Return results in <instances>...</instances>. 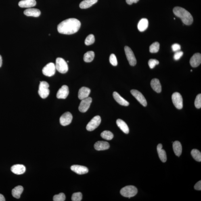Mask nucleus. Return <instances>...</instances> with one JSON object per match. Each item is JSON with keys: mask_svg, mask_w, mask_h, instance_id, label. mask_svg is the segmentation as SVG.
I'll return each mask as SVG.
<instances>
[{"mask_svg": "<svg viewBox=\"0 0 201 201\" xmlns=\"http://www.w3.org/2000/svg\"><path fill=\"white\" fill-rule=\"evenodd\" d=\"M81 23L76 18L66 19L60 23L57 26V30L60 34H68L76 33L79 30Z\"/></svg>", "mask_w": 201, "mask_h": 201, "instance_id": "1", "label": "nucleus"}, {"mask_svg": "<svg viewBox=\"0 0 201 201\" xmlns=\"http://www.w3.org/2000/svg\"><path fill=\"white\" fill-rule=\"evenodd\" d=\"M173 11L176 16L181 19L184 24L188 26L192 24L193 19L192 15L186 9L178 7H174Z\"/></svg>", "mask_w": 201, "mask_h": 201, "instance_id": "2", "label": "nucleus"}, {"mask_svg": "<svg viewBox=\"0 0 201 201\" xmlns=\"http://www.w3.org/2000/svg\"><path fill=\"white\" fill-rule=\"evenodd\" d=\"M137 192V189L133 185H128L122 188L120 191L122 196L129 199L136 196Z\"/></svg>", "mask_w": 201, "mask_h": 201, "instance_id": "3", "label": "nucleus"}, {"mask_svg": "<svg viewBox=\"0 0 201 201\" xmlns=\"http://www.w3.org/2000/svg\"><path fill=\"white\" fill-rule=\"evenodd\" d=\"M55 66L56 69L61 74H65L68 71V64L64 59L60 57L56 59Z\"/></svg>", "mask_w": 201, "mask_h": 201, "instance_id": "4", "label": "nucleus"}, {"mask_svg": "<svg viewBox=\"0 0 201 201\" xmlns=\"http://www.w3.org/2000/svg\"><path fill=\"white\" fill-rule=\"evenodd\" d=\"M49 87V85L47 82L45 81L40 82L38 93L42 98H46L49 95L50 93Z\"/></svg>", "mask_w": 201, "mask_h": 201, "instance_id": "5", "label": "nucleus"}, {"mask_svg": "<svg viewBox=\"0 0 201 201\" xmlns=\"http://www.w3.org/2000/svg\"><path fill=\"white\" fill-rule=\"evenodd\" d=\"M101 121L100 116H97L94 117L88 124L87 127H86V129L88 131H93L100 125Z\"/></svg>", "mask_w": 201, "mask_h": 201, "instance_id": "6", "label": "nucleus"}, {"mask_svg": "<svg viewBox=\"0 0 201 201\" xmlns=\"http://www.w3.org/2000/svg\"><path fill=\"white\" fill-rule=\"evenodd\" d=\"M172 101L176 108L180 110L183 107V99L181 95L179 93H174L172 96Z\"/></svg>", "mask_w": 201, "mask_h": 201, "instance_id": "7", "label": "nucleus"}, {"mask_svg": "<svg viewBox=\"0 0 201 201\" xmlns=\"http://www.w3.org/2000/svg\"><path fill=\"white\" fill-rule=\"evenodd\" d=\"M124 51L130 65L132 66H135L137 61L132 50L129 47L126 46L124 47Z\"/></svg>", "mask_w": 201, "mask_h": 201, "instance_id": "8", "label": "nucleus"}, {"mask_svg": "<svg viewBox=\"0 0 201 201\" xmlns=\"http://www.w3.org/2000/svg\"><path fill=\"white\" fill-rule=\"evenodd\" d=\"M56 70L55 65L53 63H50L44 67L42 72L44 75L51 77L54 75Z\"/></svg>", "mask_w": 201, "mask_h": 201, "instance_id": "9", "label": "nucleus"}, {"mask_svg": "<svg viewBox=\"0 0 201 201\" xmlns=\"http://www.w3.org/2000/svg\"><path fill=\"white\" fill-rule=\"evenodd\" d=\"M92 102V99L91 97H89L82 99L79 107V110L80 112H87Z\"/></svg>", "mask_w": 201, "mask_h": 201, "instance_id": "10", "label": "nucleus"}, {"mask_svg": "<svg viewBox=\"0 0 201 201\" xmlns=\"http://www.w3.org/2000/svg\"><path fill=\"white\" fill-rule=\"evenodd\" d=\"M132 94L136 99L143 106L146 107L147 105V103L146 99L144 96L140 92L137 90L132 89L131 91Z\"/></svg>", "mask_w": 201, "mask_h": 201, "instance_id": "11", "label": "nucleus"}, {"mask_svg": "<svg viewBox=\"0 0 201 201\" xmlns=\"http://www.w3.org/2000/svg\"><path fill=\"white\" fill-rule=\"evenodd\" d=\"M72 118L73 116L70 112H65L60 117V123L63 126H68L72 122Z\"/></svg>", "mask_w": 201, "mask_h": 201, "instance_id": "12", "label": "nucleus"}, {"mask_svg": "<svg viewBox=\"0 0 201 201\" xmlns=\"http://www.w3.org/2000/svg\"><path fill=\"white\" fill-rule=\"evenodd\" d=\"M69 94V88L67 85H64L59 89L57 92L56 97L58 99H66Z\"/></svg>", "mask_w": 201, "mask_h": 201, "instance_id": "13", "label": "nucleus"}, {"mask_svg": "<svg viewBox=\"0 0 201 201\" xmlns=\"http://www.w3.org/2000/svg\"><path fill=\"white\" fill-rule=\"evenodd\" d=\"M70 169L79 175L87 174L89 170L86 166L79 165H73L71 166Z\"/></svg>", "mask_w": 201, "mask_h": 201, "instance_id": "14", "label": "nucleus"}, {"mask_svg": "<svg viewBox=\"0 0 201 201\" xmlns=\"http://www.w3.org/2000/svg\"><path fill=\"white\" fill-rule=\"evenodd\" d=\"M190 64L191 66L196 68L200 65L201 63V55L200 53H195L191 57Z\"/></svg>", "mask_w": 201, "mask_h": 201, "instance_id": "15", "label": "nucleus"}, {"mask_svg": "<svg viewBox=\"0 0 201 201\" xmlns=\"http://www.w3.org/2000/svg\"><path fill=\"white\" fill-rule=\"evenodd\" d=\"M11 171L13 173L17 175L23 174L26 171L25 166L22 164H16L11 168Z\"/></svg>", "mask_w": 201, "mask_h": 201, "instance_id": "16", "label": "nucleus"}, {"mask_svg": "<svg viewBox=\"0 0 201 201\" xmlns=\"http://www.w3.org/2000/svg\"><path fill=\"white\" fill-rule=\"evenodd\" d=\"M91 90L89 88L82 87L79 89L78 92V98L80 100H82L89 97Z\"/></svg>", "mask_w": 201, "mask_h": 201, "instance_id": "17", "label": "nucleus"}, {"mask_svg": "<svg viewBox=\"0 0 201 201\" xmlns=\"http://www.w3.org/2000/svg\"><path fill=\"white\" fill-rule=\"evenodd\" d=\"M36 0H22L19 2V6L23 8H30L35 6Z\"/></svg>", "mask_w": 201, "mask_h": 201, "instance_id": "18", "label": "nucleus"}, {"mask_svg": "<svg viewBox=\"0 0 201 201\" xmlns=\"http://www.w3.org/2000/svg\"><path fill=\"white\" fill-rule=\"evenodd\" d=\"M94 147L97 151L106 150L109 148L110 145L107 141H99L95 143Z\"/></svg>", "mask_w": 201, "mask_h": 201, "instance_id": "19", "label": "nucleus"}, {"mask_svg": "<svg viewBox=\"0 0 201 201\" xmlns=\"http://www.w3.org/2000/svg\"><path fill=\"white\" fill-rule=\"evenodd\" d=\"M113 96L114 98L117 102L118 104H120L122 106H129V103L127 101L125 100L119 94L116 92H114L113 93Z\"/></svg>", "mask_w": 201, "mask_h": 201, "instance_id": "20", "label": "nucleus"}, {"mask_svg": "<svg viewBox=\"0 0 201 201\" xmlns=\"http://www.w3.org/2000/svg\"><path fill=\"white\" fill-rule=\"evenodd\" d=\"M24 14L27 16L39 17L41 14V12L39 9L28 8L24 11Z\"/></svg>", "mask_w": 201, "mask_h": 201, "instance_id": "21", "label": "nucleus"}, {"mask_svg": "<svg viewBox=\"0 0 201 201\" xmlns=\"http://www.w3.org/2000/svg\"><path fill=\"white\" fill-rule=\"evenodd\" d=\"M151 85L153 90L156 93H159L161 92V85L159 80L156 79V78L153 79L151 80Z\"/></svg>", "mask_w": 201, "mask_h": 201, "instance_id": "22", "label": "nucleus"}, {"mask_svg": "<svg viewBox=\"0 0 201 201\" xmlns=\"http://www.w3.org/2000/svg\"><path fill=\"white\" fill-rule=\"evenodd\" d=\"M162 148V145L161 144H158L157 147V150L159 156L162 162H165L167 160V156H166L165 151Z\"/></svg>", "mask_w": 201, "mask_h": 201, "instance_id": "23", "label": "nucleus"}, {"mask_svg": "<svg viewBox=\"0 0 201 201\" xmlns=\"http://www.w3.org/2000/svg\"><path fill=\"white\" fill-rule=\"evenodd\" d=\"M149 22L147 19L142 18L139 21L137 25L138 29L140 31L143 32L146 30L148 27Z\"/></svg>", "mask_w": 201, "mask_h": 201, "instance_id": "24", "label": "nucleus"}, {"mask_svg": "<svg viewBox=\"0 0 201 201\" xmlns=\"http://www.w3.org/2000/svg\"><path fill=\"white\" fill-rule=\"evenodd\" d=\"M116 123L117 126L119 127L120 129L126 134L129 133V127L125 122L124 121L118 119L117 120Z\"/></svg>", "mask_w": 201, "mask_h": 201, "instance_id": "25", "label": "nucleus"}, {"mask_svg": "<svg viewBox=\"0 0 201 201\" xmlns=\"http://www.w3.org/2000/svg\"><path fill=\"white\" fill-rule=\"evenodd\" d=\"M173 149L176 156L179 157L182 152V147L180 142L176 141L173 143Z\"/></svg>", "mask_w": 201, "mask_h": 201, "instance_id": "26", "label": "nucleus"}, {"mask_svg": "<svg viewBox=\"0 0 201 201\" xmlns=\"http://www.w3.org/2000/svg\"><path fill=\"white\" fill-rule=\"evenodd\" d=\"M98 0H84L79 5V7L81 9H87L95 4Z\"/></svg>", "mask_w": 201, "mask_h": 201, "instance_id": "27", "label": "nucleus"}, {"mask_svg": "<svg viewBox=\"0 0 201 201\" xmlns=\"http://www.w3.org/2000/svg\"><path fill=\"white\" fill-rule=\"evenodd\" d=\"M23 190V187L21 185H18L15 187L12 191V196L15 198L20 199Z\"/></svg>", "mask_w": 201, "mask_h": 201, "instance_id": "28", "label": "nucleus"}, {"mask_svg": "<svg viewBox=\"0 0 201 201\" xmlns=\"http://www.w3.org/2000/svg\"><path fill=\"white\" fill-rule=\"evenodd\" d=\"M95 57V53L93 51H88L85 54L84 57V60L87 63L92 62Z\"/></svg>", "mask_w": 201, "mask_h": 201, "instance_id": "29", "label": "nucleus"}, {"mask_svg": "<svg viewBox=\"0 0 201 201\" xmlns=\"http://www.w3.org/2000/svg\"><path fill=\"white\" fill-rule=\"evenodd\" d=\"M191 156L197 161H201V153L197 149H193L191 152Z\"/></svg>", "mask_w": 201, "mask_h": 201, "instance_id": "30", "label": "nucleus"}, {"mask_svg": "<svg viewBox=\"0 0 201 201\" xmlns=\"http://www.w3.org/2000/svg\"><path fill=\"white\" fill-rule=\"evenodd\" d=\"M101 136L103 138L107 140H111L114 137L113 134L110 131H105L103 132L101 134Z\"/></svg>", "mask_w": 201, "mask_h": 201, "instance_id": "31", "label": "nucleus"}, {"mask_svg": "<svg viewBox=\"0 0 201 201\" xmlns=\"http://www.w3.org/2000/svg\"><path fill=\"white\" fill-rule=\"evenodd\" d=\"M160 47V43L157 42H155L150 45L149 51L151 53H157L159 50Z\"/></svg>", "mask_w": 201, "mask_h": 201, "instance_id": "32", "label": "nucleus"}, {"mask_svg": "<svg viewBox=\"0 0 201 201\" xmlns=\"http://www.w3.org/2000/svg\"><path fill=\"white\" fill-rule=\"evenodd\" d=\"M95 41L94 36L92 34H90L88 36L85 40V45H92Z\"/></svg>", "mask_w": 201, "mask_h": 201, "instance_id": "33", "label": "nucleus"}, {"mask_svg": "<svg viewBox=\"0 0 201 201\" xmlns=\"http://www.w3.org/2000/svg\"><path fill=\"white\" fill-rule=\"evenodd\" d=\"M65 195L64 193H60L58 194L55 195L53 197V200L54 201H64L65 200Z\"/></svg>", "mask_w": 201, "mask_h": 201, "instance_id": "34", "label": "nucleus"}, {"mask_svg": "<svg viewBox=\"0 0 201 201\" xmlns=\"http://www.w3.org/2000/svg\"><path fill=\"white\" fill-rule=\"evenodd\" d=\"M82 199V195L80 192L74 193L72 197V200L73 201H80Z\"/></svg>", "mask_w": 201, "mask_h": 201, "instance_id": "35", "label": "nucleus"}, {"mask_svg": "<svg viewBox=\"0 0 201 201\" xmlns=\"http://www.w3.org/2000/svg\"><path fill=\"white\" fill-rule=\"evenodd\" d=\"M195 106L197 108L199 109L201 107V94H199L197 96L194 102Z\"/></svg>", "mask_w": 201, "mask_h": 201, "instance_id": "36", "label": "nucleus"}, {"mask_svg": "<svg viewBox=\"0 0 201 201\" xmlns=\"http://www.w3.org/2000/svg\"><path fill=\"white\" fill-rule=\"evenodd\" d=\"M109 60H110L111 64L112 65L114 66H117L118 64L117 59L116 55L114 54H112L111 55Z\"/></svg>", "mask_w": 201, "mask_h": 201, "instance_id": "37", "label": "nucleus"}, {"mask_svg": "<svg viewBox=\"0 0 201 201\" xmlns=\"http://www.w3.org/2000/svg\"><path fill=\"white\" fill-rule=\"evenodd\" d=\"M159 64V62L156 59H151L148 62V65L151 69H153L155 68L156 65Z\"/></svg>", "mask_w": 201, "mask_h": 201, "instance_id": "38", "label": "nucleus"}, {"mask_svg": "<svg viewBox=\"0 0 201 201\" xmlns=\"http://www.w3.org/2000/svg\"><path fill=\"white\" fill-rule=\"evenodd\" d=\"M183 52L181 51H178L175 53L174 55V60H179L181 57L183 56Z\"/></svg>", "mask_w": 201, "mask_h": 201, "instance_id": "39", "label": "nucleus"}, {"mask_svg": "<svg viewBox=\"0 0 201 201\" xmlns=\"http://www.w3.org/2000/svg\"><path fill=\"white\" fill-rule=\"evenodd\" d=\"M172 49L174 52H177V51L180 50L181 47L180 45H179V44L175 43L172 45Z\"/></svg>", "mask_w": 201, "mask_h": 201, "instance_id": "40", "label": "nucleus"}, {"mask_svg": "<svg viewBox=\"0 0 201 201\" xmlns=\"http://www.w3.org/2000/svg\"><path fill=\"white\" fill-rule=\"evenodd\" d=\"M194 189L196 190H201V181H200L198 182L194 186Z\"/></svg>", "mask_w": 201, "mask_h": 201, "instance_id": "41", "label": "nucleus"}, {"mask_svg": "<svg viewBox=\"0 0 201 201\" xmlns=\"http://www.w3.org/2000/svg\"><path fill=\"white\" fill-rule=\"evenodd\" d=\"M139 0H126V2L128 4L131 5L133 3H136Z\"/></svg>", "mask_w": 201, "mask_h": 201, "instance_id": "42", "label": "nucleus"}, {"mask_svg": "<svg viewBox=\"0 0 201 201\" xmlns=\"http://www.w3.org/2000/svg\"><path fill=\"white\" fill-rule=\"evenodd\" d=\"M5 199L4 197L2 194H0V201H5Z\"/></svg>", "mask_w": 201, "mask_h": 201, "instance_id": "43", "label": "nucleus"}, {"mask_svg": "<svg viewBox=\"0 0 201 201\" xmlns=\"http://www.w3.org/2000/svg\"><path fill=\"white\" fill-rule=\"evenodd\" d=\"M2 64V59L1 55H0V68L1 67Z\"/></svg>", "mask_w": 201, "mask_h": 201, "instance_id": "44", "label": "nucleus"}, {"mask_svg": "<svg viewBox=\"0 0 201 201\" xmlns=\"http://www.w3.org/2000/svg\"><path fill=\"white\" fill-rule=\"evenodd\" d=\"M191 72H192V70H191Z\"/></svg>", "mask_w": 201, "mask_h": 201, "instance_id": "45", "label": "nucleus"}]
</instances>
